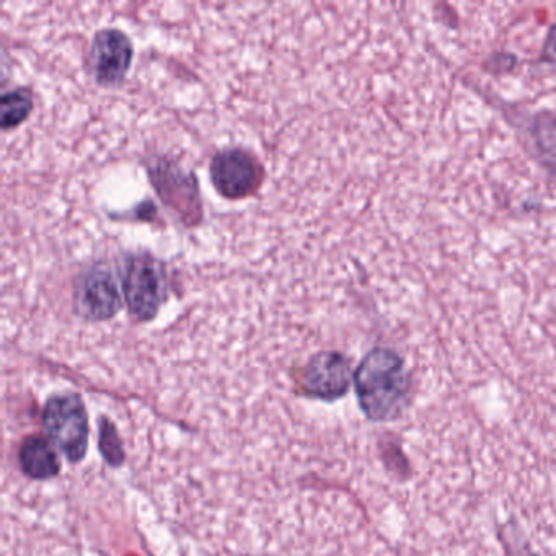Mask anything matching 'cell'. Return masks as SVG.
<instances>
[{
	"label": "cell",
	"instance_id": "12",
	"mask_svg": "<svg viewBox=\"0 0 556 556\" xmlns=\"http://www.w3.org/2000/svg\"><path fill=\"white\" fill-rule=\"evenodd\" d=\"M543 60L556 64V25H553L546 35L545 45H543Z\"/></svg>",
	"mask_w": 556,
	"mask_h": 556
},
{
	"label": "cell",
	"instance_id": "5",
	"mask_svg": "<svg viewBox=\"0 0 556 556\" xmlns=\"http://www.w3.org/2000/svg\"><path fill=\"white\" fill-rule=\"evenodd\" d=\"M132 54L128 35L116 28L100 30L90 47V74L100 86L116 87L125 80L131 67Z\"/></svg>",
	"mask_w": 556,
	"mask_h": 556
},
{
	"label": "cell",
	"instance_id": "2",
	"mask_svg": "<svg viewBox=\"0 0 556 556\" xmlns=\"http://www.w3.org/2000/svg\"><path fill=\"white\" fill-rule=\"evenodd\" d=\"M43 426L48 439L67 460L77 464L89 448V415L77 393L51 396L45 406Z\"/></svg>",
	"mask_w": 556,
	"mask_h": 556
},
{
	"label": "cell",
	"instance_id": "11",
	"mask_svg": "<svg viewBox=\"0 0 556 556\" xmlns=\"http://www.w3.org/2000/svg\"><path fill=\"white\" fill-rule=\"evenodd\" d=\"M500 539L507 556H539L527 543L523 533L514 523H504L500 529Z\"/></svg>",
	"mask_w": 556,
	"mask_h": 556
},
{
	"label": "cell",
	"instance_id": "6",
	"mask_svg": "<svg viewBox=\"0 0 556 556\" xmlns=\"http://www.w3.org/2000/svg\"><path fill=\"white\" fill-rule=\"evenodd\" d=\"M211 181L227 200H242L260 185V167L242 149L217 152L211 161Z\"/></svg>",
	"mask_w": 556,
	"mask_h": 556
},
{
	"label": "cell",
	"instance_id": "10",
	"mask_svg": "<svg viewBox=\"0 0 556 556\" xmlns=\"http://www.w3.org/2000/svg\"><path fill=\"white\" fill-rule=\"evenodd\" d=\"M100 451H102L105 460L113 467L122 465L125 460V452H123L118 431L109 419H102V425H100Z\"/></svg>",
	"mask_w": 556,
	"mask_h": 556
},
{
	"label": "cell",
	"instance_id": "9",
	"mask_svg": "<svg viewBox=\"0 0 556 556\" xmlns=\"http://www.w3.org/2000/svg\"><path fill=\"white\" fill-rule=\"evenodd\" d=\"M34 110V97L28 89H15L4 93L0 100V123L2 129L17 128L30 116Z\"/></svg>",
	"mask_w": 556,
	"mask_h": 556
},
{
	"label": "cell",
	"instance_id": "4",
	"mask_svg": "<svg viewBox=\"0 0 556 556\" xmlns=\"http://www.w3.org/2000/svg\"><path fill=\"white\" fill-rule=\"evenodd\" d=\"M122 308V294L115 276L106 266L84 269L74 285V311L89 321L110 320Z\"/></svg>",
	"mask_w": 556,
	"mask_h": 556
},
{
	"label": "cell",
	"instance_id": "8",
	"mask_svg": "<svg viewBox=\"0 0 556 556\" xmlns=\"http://www.w3.org/2000/svg\"><path fill=\"white\" fill-rule=\"evenodd\" d=\"M22 470L34 480H48L56 477L61 470L60 458L53 442L43 435H30L25 439L18 454Z\"/></svg>",
	"mask_w": 556,
	"mask_h": 556
},
{
	"label": "cell",
	"instance_id": "7",
	"mask_svg": "<svg viewBox=\"0 0 556 556\" xmlns=\"http://www.w3.org/2000/svg\"><path fill=\"white\" fill-rule=\"evenodd\" d=\"M353 380L350 361L337 351H324L305 366L302 389L314 399L337 400L346 395Z\"/></svg>",
	"mask_w": 556,
	"mask_h": 556
},
{
	"label": "cell",
	"instance_id": "3",
	"mask_svg": "<svg viewBox=\"0 0 556 556\" xmlns=\"http://www.w3.org/2000/svg\"><path fill=\"white\" fill-rule=\"evenodd\" d=\"M123 289L132 317L139 321L152 320L167 298L164 268L149 255L131 256L126 262Z\"/></svg>",
	"mask_w": 556,
	"mask_h": 556
},
{
	"label": "cell",
	"instance_id": "1",
	"mask_svg": "<svg viewBox=\"0 0 556 556\" xmlns=\"http://www.w3.org/2000/svg\"><path fill=\"white\" fill-rule=\"evenodd\" d=\"M357 402L370 421L386 422L402 416L409 403L412 380L395 351L376 348L354 372Z\"/></svg>",
	"mask_w": 556,
	"mask_h": 556
}]
</instances>
